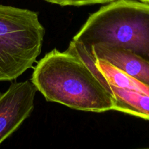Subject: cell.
<instances>
[{
  "instance_id": "2",
  "label": "cell",
  "mask_w": 149,
  "mask_h": 149,
  "mask_svg": "<svg viewBox=\"0 0 149 149\" xmlns=\"http://www.w3.org/2000/svg\"><path fill=\"white\" fill-rule=\"evenodd\" d=\"M72 42L89 52L96 45L130 51L149 61V4L115 0L89 16Z\"/></svg>"
},
{
  "instance_id": "8",
  "label": "cell",
  "mask_w": 149,
  "mask_h": 149,
  "mask_svg": "<svg viewBox=\"0 0 149 149\" xmlns=\"http://www.w3.org/2000/svg\"><path fill=\"white\" fill-rule=\"evenodd\" d=\"M140 1H143V2H145V3H148V4H149V0H140Z\"/></svg>"
},
{
  "instance_id": "3",
  "label": "cell",
  "mask_w": 149,
  "mask_h": 149,
  "mask_svg": "<svg viewBox=\"0 0 149 149\" xmlns=\"http://www.w3.org/2000/svg\"><path fill=\"white\" fill-rule=\"evenodd\" d=\"M44 36L37 12L0 4V81L16 79L33 66Z\"/></svg>"
},
{
  "instance_id": "4",
  "label": "cell",
  "mask_w": 149,
  "mask_h": 149,
  "mask_svg": "<svg viewBox=\"0 0 149 149\" xmlns=\"http://www.w3.org/2000/svg\"><path fill=\"white\" fill-rule=\"evenodd\" d=\"M37 91L32 80H26L13 83L0 93V144L30 116Z\"/></svg>"
},
{
  "instance_id": "7",
  "label": "cell",
  "mask_w": 149,
  "mask_h": 149,
  "mask_svg": "<svg viewBox=\"0 0 149 149\" xmlns=\"http://www.w3.org/2000/svg\"><path fill=\"white\" fill-rule=\"evenodd\" d=\"M51 4L60 6H84L96 4H108L115 0H45Z\"/></svg>"
},
{
  "instance_id": "5",
  "label": "cell",
  "mask_w": 149,
  "mask_h": 149,
  "mask_svg": "<svg viewBox=\"0 0 149 149\" xmlns=\"http://www.w3.org/2000/svg\"><path fill=\"white\" fill-rule=\"evenodd\" d=\"M87 53L93 60L107 61L149 87V61L136 54L120 48L99 45L93 47Z\"/></svg>"
},
{
  "instance_id": "1",
  "label": "cell",
  "mask_w": 149,
  "mask_h": 149,
  "mask_svg": "<svg viewBox=\"0 0 149 149\" xmlns=\"http://www.w3.org/2000/svg\"><path fill=\"white\" fill-rule=\"evenodd\" d=\"M48 101L91 112L115 111L113 97L91 68L68 51L54 49L34 69L32 79Z\"/></svg>"
},
{
  "instance_id": "6",
  "label": "cell",
  "mask_w": 149,
  "mask_h": 149,
  "mask_svg": "<svg viewBox=\"0 0 149 149\" xmlns=\"http://www.w3.org/2000/svg\"><path fill=\"white\" fill-rule=\"evenodd\" d=\"M104 87L113 97L115 111L149 121V95L135 90L120 88L108 83Z\"/></svg>"
}]
</instances>
